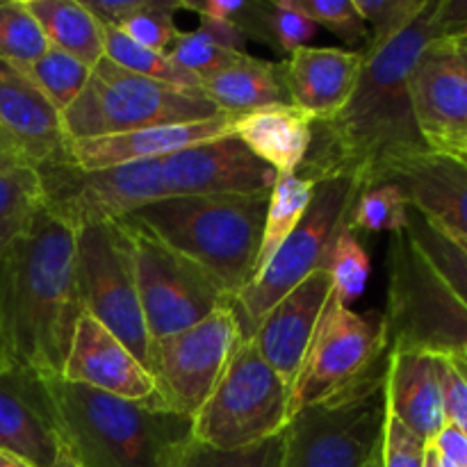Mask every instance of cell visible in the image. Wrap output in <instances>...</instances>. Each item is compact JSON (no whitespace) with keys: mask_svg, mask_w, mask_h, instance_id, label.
Returning <instances> with one entry per match:
<instances>
[{"mask_svg":"<svg viewBox=\"0 0 467 467\" xmlns=\"http://www.w3.org/2000/svg\"><path fill=\"white\" fill-rule=\"evenodd\" d=\"M438 39H445L438 0H427L400 35L365 50L349 103L331 119L315 121L301 176L315 185L328 178H351L360 192L377 185L395 164L433 150L415 121L410 76L424 50Z\"/></svg>","mask_w":467,"mask_h":467,"instance_id":"cell-1","label":"cell"},{"mask_svg":"<svg viewBox=\"0 0 467 467\" xmlns=\"http://www.w3.org/2000/svg\"><path fill=\"white\" fill-rule=\"evenodd\" d=\"M44 210L71 228L117 222L144 205L182 196L263 194L276 171L260 162L235 135L190 146L162 158L121 167L39 169Z\"/></svg>","mask_w":467,"mask_h":467,"instance_id":"cell-2","label":"cell"},{"mask_svg":"<svg viewBox=\"0 0 467 467\" xmlns=\"http://www.w3.org/2000/svg\"><path fill=\"white\" fill-rule=\"evenodd\" d=\"M82 315L76 228L41 210L0 254V345L9 368L62 377Z\"/></svg>","mask_w":467,"mask_h":467,"instance_id":"cell-3","label":"cell"},{"mask_svg":"<svg viewBox=\"0 0 467 467\" xmlns=\"http://www.w3.org/2000/svg\"><path fill=\"white\" fill-rule=\"evenodd\" d=\"M62 450L80 467H164L192 438V418L153 400L130 401L46 379Z\"/></svg>","mask_w":467,"mask_h":467,"instance_id":"cell-4","label":"cell"},{"mask_svg":"<svg viewBox=\"0 0 467 467\" xmlns=\"http://www.w3.org/2000/svg\"><path fill=\"white\" fill-rule=\"evenodd\" d=\"M269 199L272 192L182 196L123 219L194 263L233 299L254 278Z\"/></svg>","mask_w":467,"mask_h":467,"instance_id":"cell-5","label":"cell"},{"mask_svg":"<svg viewBox=\"0 0 467 467\" xmlns=\"http://www.w3.org/2000/svg\"><path fill=\"white\" fill-rule=\"evenodd\" d=\"M217 105L199 89L164 85L100 59L85 89L62 112L68 141L121 135L171 123L205 121L219 117Z\"/></svg>","mask_w":467,"mask_h":467,"instance_id":"cell-6","label":"cell"},{"mask_svg":"<svg viewBox=\"0 0 467 467\" xmlns=\"http://www.w3.org/2000/svg\"><path fill=\"white\" fill-rule=\"evenodd\" d=\"M390 349H418L467 365V308L450 290L406 231L388 251L383 313Z\"/></svg>","mask_w":467,"mask_h":467,"instance_id":"cell-7","label":"cell"},{"mask_svg":"<svg viewBox=\"0 0 467 467\" xmlns=\"http://www.w3.org/2000/svg\"><path fill=\"white\" fill-rule=\"evenodd\" d=\"M292 390L249 337H242L210 392L192 420V436L214 450H246L274 436L290 424Z\"/></svg>","mask_w":467,"mask_h":467,"instance_id":"cell-8","label":"cell"},{"mask_svg":"<svg viewBox=\"0 0 467 467\" xmlns=\"http://www.w3.org/2000/svg\"><path fill=\"white\" fill-rule=\"evenodd\" d=\"M388 356L390 345L383 315H360L331 295L292 388V418L372 381L386 372Z\"/></svg>","mask_w":467,"mask_h":467,"instance_id":"cell-9","label":"cell"},{"mask_svg":"<svg viewBox=\"0 0 467 467\" xmlns=\"http://www.w3.org/2000/svg\"><path fill=\"white\" fill-rule=\"evenodd\" d=\"M356 196L358 187L351 178H328L315 185L313 201L295 233L283 242L267 267L231 299L242 337L254 336L283 296L315 272H324L333 240L349 217Z\"/></svg>","mask_w":467,"mask_h":467,"instance_id":"cell-10","label":"cell"},{"mask_svg":"<svg viewBox=\"0 0 467 467\" xmlns=\"http://www.w3.org/2000/svg\"><path fill=\"white\" fill-rule=\"evenodd\" d=\"M386 372L340 400L299 410L285 429L281 467H368L372 463L381 451Z\"/></svg>","mask_w":467,"mask_h":467,"instance_id":"cell-11","label":"cell"},{"mask_svg":"<svg viewBox=\"0 0 467 467\" xmlns=\"http://www.w3.org/2000/svg\"><path fill=\"white\" fill-rule=\"evenodd\" d=\"M76 278L82 310L123 342L149 369L150 336L137 292L130 242L121 222L76 231Z\"/></svg>","mask_w":467,"mask_h":467,"instance_id":"cell-12","label":"cell"},{"mask_svg":"<svg viewBox=\"0 0 467 467\" xmlns=\"http://www.w3.org/2000/svg\"><path fill=\"white\" fill-rule=\"evenodd\" d=\"M117 222L126 226L130 242L137 292L150 340L185 331L231 304V296L223 295L222 287L194 263L169 249L144 228L126 219Z\"/></svg>","mask_w":467,"mask_h":467,"instance_id":"cell-13","label":"cell"},{"mask_svg":"<svg viewBox=\"0 0 467 467\" xmlns=\"http://www.w3.org/2000/svg\"><path fill=\"white\" fill-rule=\"evenodd\" d=\"M240 340V324L233 306L226 304L194 327L150 342L149 372L155 383V404L194 420Z\"/></svg>","mask_w":467,"mask_h":467,"instance_id":"cell-14","label":"cell"},{"mask_svg":"<svg viewBox=\"0 0 467 467\" xmlns=\"http://www.w3.org/2000/svg\"><path fill=\"white\" fill-rule=\"evenodd\" d=\"M0 162L35 171L68 162L62 112L7 62H0Z\"/></svg>","mask_w":467,"mask_h":467,"instance_id":"cell-15","label":"cell"},{"mask_svg":"<svg viewBox=\"0 0 467 467\" xmlns=\"http://www.w3.org/2000/svg\"><path fill=\"white\" fill-rule=\"evenodd\" d=\"M415 121L433 150H447L467 135V64L451 39H438L410 76Z\"/></svg>","mask_w":467,"mask_h":467,"instance_id":"cell-16","label":"cell"},{"mask_svg":"<svg viewBox=\"0 0 467 467\" xmlns=\"http://www.w3.org/2000/svg\"><path fill=\"white\" fill-rule=\"evenodd\" d=\"M62 442L46 379L18 368L0 372V451L35 467H53Z\"/></svg>","mask_w":467,"mask_h":467,"instance_id":"cell-17","label":"cell"},{"mask_svg":"<svg viewBox=\"0 0 467 467\" xmlns=\"http://www.w3.org/2000/svg\"><path fill=\"white\" fill-rule=\"evenodd\" d=\"M62 379L130 401L155 397V383L149 369L119 337L89 315H82L78 322Z\"/></svg>","mask_w":467,"mask_h":467,"instance_id":"cell-18","label":"cell"},{"mask_svg":"<svg viewBox=\"0 0 467 467\" xmlns=\"http://www.w3.org/2000/svg\"><path fill=\"white\" fill-rule=\"evenodd\" d=\"M328 296L331 278L327 272H315L290 295L283 296L249 337L258 354L290 386V390L299 377Z\"/></svg>","mask_w":467,"mask_h":467,"instance_id":"cell-19","label":"cell"},{"mask_svg":"<svg viewBox=\"0 0 467 467\" xmlns=\"http://www.w3.org/2000/svg\"><path fill=\"white\" fill-rule=\"evenodd\" d=\"M235 121V114H219V117L205 119V121L171 123V126L141 128V130L121 132V135L68 141L67 164L82 169V171H96V169L162 158V155L176 153V150L190 149V146L233 135Z\"/></svg>","mask_w":467,"mask_h":467,"instance_id":"cell-20","label":"cell"},{"mask_svg":"<svg viewBox=\"0 0 467 467\" xmlns=\"http://www.w3.org/2000/svg\"><path fill=\"white\" fill-rule=\"evenodd\" d=\"M379 182H392L422 217L451 235L467 237V162L427 150L395 164Z\"/></svg>","mask_w":467,"mask_h":467,"instance_id":"cell-21","label":"cell"},{"mask_svg":"<svg viewBox=\"0 0 467 467\" xmlns=\"http://www.w3.org/2000/svg\"><path fill=\"white\" fill-rule=\"evenodd\" d=\"M363 64L365 50L317 46L292 50L281 59L290 103L308 112L315 121L331 119L349 103Z\"/></svg>","mask_w":467,"mask_h":467,"instance_id":"cell-22","label":"cell"},{"mask_svg":"<svg viewBox=\"0 0 467 467\" xmlns=\"http://www.w3.org/2000/svg\"><path fill=\"white\" fill-rule=\"evenodd\" d=\"M386 406L406 429L429 445L447 424L438 356L418 349H390Z\"/></svg>","mask_w":467,"mask_h":467,"instance_id":"cell-23","label":"cell"},{"mask_svg":"<svg viewBox=\"0 0 467 467\" xmlns=\"http://www.w3.org/2000/svg\"><path fill=\"white\" fill-rule=\"evenodd\" d=\"M315 119L292 103L272 105L237 117L233 135L263 164L283 173H296L313 144Z\"/></svg>","mask_w":467,"mask_h":467,"instance_id":"cell-24","label":"cell"},{"mask_svg":"<svg viewBox=\"0 0 467 467\" xmlns=\"http://www.w3.org/2000/svg\"><path fill=\"white\" fill-rule=\"evenodd\" d=\"M201 91L217 105L219 112L235 117L290 103L281 62H269L249 53L237 55L222 71L205 78Z\"/></svg>","mask_w":467,"mask_h":467,"instance_id":"cell-25","label":"cell"},{"mask_svg":"<svg viewBox=\"0 0 467 467\" xmlns=\"http://www.w3.org/2000/svg\"><path fill=\"white\" fill-rule=\"evenodd\" d=\"M48 48L94 68L105 57V26L78 0H23Z\"/></svg>","mask_w":467,"mask_h":467,"instance_id":"cell-26","label":"cell"},{"mask_svg":"<svg viewBox=\"0 0 467 467\" xmlns=\"http://www.w3.org/2000/svg\"><path fill=\"white\" fill-rule=\"evenodd\" d=\"M315 194V182L310 178L296 173H283L276 176V182L272 187V199H269L267 217H265L263 242H260L258 260H255L254 278L267 267L269 260L274 258L283 242L295 233L299 222L304 219L310 201ZM251 278V281H254ZM249 281V283H251Z\"/></svg>","mask_w":467,"mask_h":467,"instance_id":"cell-27","label":"cell"},{"mask_svg":"<svg viewBox=\"0 0 467 467\" xmlns=\"http://www.w3.org/2000/svg\"><path fill=\"white\" fill-rule=\"evenodd\" d=\"M44 210L39 173L0 162V254L32 226Z\"/></svg>","mask_w":467,"mask_h":467,"instance_id":"cell-28","label":"cell"},{"mask_svg":"<svg viewBox=\"0 0 467 467\" xmlns=\"http://www.w3.org/2000/svg\"><path fill=\"white\" fill-rule=\"evenodd\" d=\"M406 233L410 235V240L415 242L420 251H422L424 258L429 260L433 269L438 272V276L450 285V290L454 292L461 299V304L467 308V254L447 235L442 228H438L436 223L429 222L427 217L418 213V210L410 208L409 214V226Z\"/></svg>","mask_w":467,"mask_h":467,"instance_id":"cell-29","label":"cell"},{"mask_svg":"<svg viewBox=\"0 0 467 467\" xmlns=\"http://www.w3.org/2000/svg\"><path fill=\"white\" fill-rule=\"evenodd\" d=\"M324 272L331 278V295L349 308L368 290L369 276H372V260H369L363 242L347 222L342 223L333 240Z\"/></svg>","mask_w":467,"mask_h":467,"instance_id":"cell-30","label":"cell"},{"mask_svg":"<svg viewBox=\"0 0 467 467\" xmlns=\"http://www.w3.org/2000/svg\"><path fill=\"white\" fill-rule=\"evenodd\" d=\"M105 57L117 67L126 68V71L137 73V76L150 78V80L164 82V85L201 91L199 78L182 71L167 53H158V50H149L135 44L119 27L105 26Z\"/></svg>","mask_w":467,"mask_h":467,"instance_id":"cell-31","label":"cell"},{"mask_svg":"<svg viewBox=\"0 0 467 467\" xmlns=\"http://www.w3.org/2000/svg\"><path fill=\"white\" fill-rule=\"evenodd\" d=\"M285 431L246 450H214L194 436L169 454L164 467H281Z\"/></svg>","mask_w":467,"mask_h":467,"instance_id":"cell-32","label":"cell"},{"mask_svg":"<svg viewBox=\"0 0 467 467\" xmlns=\"http://www.w3.org/2000/svg\"><path fill=\"white\" fill-rule=\"evenodd\" d=\"M18 68L35 82L36 89H39L59 112H64V109L80 96V91L85 89L91 73V68L87 67V64H82L80 59L71 57V55L55 48H48L41 57H36L35 62L23 64V67Z\"/></svg>","mask_w":467,"mask_h":467,"instance_id":"cell-33","label":"cell"},{"mask_svg":"<svg viewBox=\"0 0 467 467\" xmlns=\"http://www.w3.org/2000/svg\"><path fill=\"white\" fill-rule=\"evenodd\" d=\"M410 205L404 192L392 182H377L358 192L354 205L349 210L347 223L356 233H397L409 226Z\"/></svg>","mask_w":467,"mask_h":467,"instance_id":"cell-34","label":"cell"},{"mask_svg":"<svg viewBox=\"0 0 467 467\" xmlns=\"http://www.w3.org/2000/svg\"><path fill=\"white\" fill-rule=\"evenodd\" d=\"M315 26L336 35L347 50H365L369 30L360 16L356 0H299Z\"/></svg>","mask_w":467,"mask_h":467,"instance_id":"cell-35","label":"cell"},{"mask_svg":"<svg viewBox=\"0 0 467 467\" xmlns=\"http://www.w3.org/2000/svg\"><path fill=\"white\" fill-rule=\"evenodd\" d=\"M267 35L276 53L290 55L292 50L310 46L317 26L299 0H267Z\"/></svg>","mask_w":467,"mask_h":467,"instance_id":"cell-36","label":"cell"},{"mask_svg":"<svg viewBox=\"0 0 467 467\" xmlns=\"http://www.w3.org/2000/svg\"><path fill=\"white\" fill-rule=\"evenodd\" d=\"M178 9H182V0H158L150 9L123 21L119 30L144 48L169 53L176 36L181 35L176 21H173V14Z\"/></svg>","mask_w":467,"mask_h":467,"instance_id":"cell-37","label":"cell"},{"mask_svg":"<svg viewBox=\"0 0 467 467\" xmlns=\"http://www.w3.org/2000/svg\"><path fill=\"white\" fill-rule=\"evenodd\" d=\"M167 55L182 71L192 73V76L203 82L205 78L222 71L226 64H231L242 53H231V50L222 48L214 41H210L201 30H192L181 32Z\"/></svg>","mask_w":467,"mask_h":467,"instance_id":"cell-38","label":"cell"},{"mask_svg":"<svg viewBox=\"0 0 467 467\" xmlns=\"http://www.w3.org/2000/svg\"><path fill=\"white\" fill-rule=\"evenodd\" d=\"M424 5L427 0H356V7L369 30L368 48H377L400 35L422 12Z\"/></svg>","mask_w":467,"mask_h":467,"instance_id":"cell-39","label":"cell"},{"mask_svg":"<svg viewBox=\"0 0 467 467\" xmlns=\"http://www.w3.org/2000/svg\"><path fill=\"white\" fill-rule=\"evenodd\" d=\"M427 442L406 429L386 406L379 467H422Z\"/></svg>","mask_w":467,"mask_h":467,"instance_id":"cell-40","label":"cell"},{"mask_svg":"<svg viewBox=\"0 0 467 467\" xmlns=\"http://www.w3.org/2000/svg\"><path fill=\"white\" fill-rule=\"evenodd\" d=\"M445 420L467 436V365L463 360L438 356Z\"/></svg>","mask_w":467,"mask_h":467,"instance_id":"cell-41","label":"cell"},{"mask_svg":"<svg viewBox=\"0 0 467 467\" xmlns=\"http://www.w3.org/2000/svg\"><path fill=\"white\" fill-rule=\"evenodd\" d=\"M429 445L436 451L438 467H467V436L461 429L445 424Z\"/></svg>","mask_w":467,"mask_h":467,"instance_id":"cell-42","label":"cell"},{"mask_svg":"<svg viewBox=\"0 0 467 467\" xmlns=\"http://www.w3.org/2000/svg\"><path fill=\"white\" fill-rule=\"evenodd\" d=\"M0 467H35V465L26 463V461L18 459V456L7 454V451H0Z\"/></svg>","mask_w":467,"mask_h":467,"instance_id":"cell-43","label":"cell"},{"mask_svg":"<svg viewBox=\"0 0 467 467\" xmlns=\"http://www.w3.org/2000/svg\"><path fill=\"white\" fill-rule=\"evenodd\" d=\"M53 467H80V465H78L76 461L67 454V451L59 450V456H57V461H55Z\"/></svg>","mask_w":467,"mask_h":467,"instance_id":"cell-44","label":"cell"},{"mask_svg":"<svg viewBox=\"0 0 467 467\" xmlns=\"http://www.w3.org/2000/svg\"><path fill=\"white\" fill-rule=\"evenodd\" d=\"M422 467H438L436 451H433L431 445H427V451H424V463H422Z\"/></svg>","mask_w":467,"mask_h":467,"instance_id":"cell-45","label":"cell"},{"mask_svg":"<svg viewBox=\"0 0 467 467\" xmlns=\"http://www.w3.org/2000/svg\"><path fill=\"white\" fill-rule=\"evenodd\" d=\"M447 150H463V153H467V135L461 137V140L456 141V144L451 146V149H447Z\"/></svg>","mask_w":467,"mask_h":467,"instance_id":"cell-46","label":"cell"},{"mask_svg":"<svg viewBox=\"0 0 467 467\" xmlns=\"http://www.w3.org/2000/svg\"><path fill=\"white\" fill-rule=\"evenodd\" d=\"M456 46H459L461 57H463V62L467 64V41H456Z\"/></svg>","mask_w":467,"mask_h":467,"instance_id":"cell-47","label":"cell"},{"mask_svg":"<svg viewBox=\"0 0 467 467\" xmlns=\"http://www.w3.org/2000/svg\"><path fill=\"white\" fill-rule=\"evenodd\" d=\"M9 368V363H7V356H5V351H3V345H0V372H3V369H7Z\"/></svg>","mask_w":467,"mask_h":467,"instance_id":"cell-48","label":"cell"},{"mask_svg":"<svg viewBox=\"0 0 467 467\" xmlns=\"http://www.w3.org/2000/svg\"><path fill=\"white\" fill-rule=\"evenodd\" d=\"M445 153H454V155H456V158L465 160V162H467V153H463V150H445Z\"/></svg>","mask_w":467,"mask_h":467,"instance_id":"cell-49","label":"cell"},{"mask_svg":"<svg viewBox=\"0 0 467 467\" xmlns=\"http://www.w3.org/2000/svg\"><path fill=\"white\" fill-rule=\"evenodd\" d=\"M368 467H379V456H377V459H374V461H372V463H369Z\"/></svg>","mask_w":467,"mask_h":467,"instance_id":"cell-50","label":"cell"},{"mask_svg":"<svg viewBox=\"0 0 467 467\" xmlns=\"http://www.w3.org/2000/svg\"><path fill=\"white\" fill-rule=\"evenodd\" d=\"M463 41H467V39H463Z\"/></svg>","mask_w":467,"mask_h":467,"instance_id":"cell-51","label":"cell"}]
</instances>
